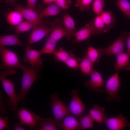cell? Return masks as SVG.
I'll list each match as a JSON object with an SVG mask.
<instances>
[{
	"instance_id": "cell-1",
	"label": "cell",
	"mask_w": 130,
	"mask_h": 130,
	"mask_svg": "<svg viewBox=\"0 0 130 130\" xmlns=\"http://www.w3.org/2000/svg\"><path fill=\"white\" fill-rule=\"evenodd\" d=\"M16 72L13 69L0 71V80L8 98L6 100L10 110L13 112L16 111L18 101L14 87V82L6 78L7 76L14 75Z\"/></svg>"
},
{
	"instance_id": "cell-2",
	"label": "cell",
	"mask_w": 130,
	"mask_h": 130,
	"mask_svg": "<svg viewBox=\"0 0 130 130\" xmlns=\"http://www.w3.org/2000/svg\"><path fill=\"white\" fill-rule=\"evenodd\" d=\"M20 69L23 71V74L20 92L17 95V99L18 101H24L29 90L39 77V70L32 66L27 67L23 65H22Z\"/></svg>"
},
{
	"instance_id": "cell-3",
	"label": "cell",
	"mask_w": 130,
	"mask_h": 130,
	"mask_svg": "<svg viewBox=\"0 0 130 130\" xmlns=\"http://www.w3.org/2000/svg\"><path fill=\"white\" fill-rule=\"evenodd\" d=\"M49 98L51 100V106L54 116L53 119L58 128H60L64 118L70 114L68 107L60 99L57 92H53L50 94Z\"/></svg>"
},
{
	"instance_id": "cell-4",
	"label": "cell",
	"mask_w": 130,
	"mask_h": 130,
	"mask_svg": "<svg viewBox=\"0 0 130 130\" xmlns=\"http://www.w3.org/2000/svg\"><path fill=\"white\" fill-rule=\"evenodd\" d=\"M0 54L1 62L0 67L1 70L14 68L21 69L22 65L20 63L18 57L15 52L7 49L5 46L0 45Z\"/></svg>"
},
{
	"instance_id": "cell-5",
	"label": "cell",
	"mask_w": 130,
	"mask_h": 130,
	"mask_svg": "<svg viewBox=\"0 0 130 130\" xmlns=\"http://www.w3.org/2000/svg\"><path fill=\"white\" fill-rule=\"evenodd\" d=\"M120 84L118 72L117 71L108 78L105 86V91L108 94L106 97L107 102L112 103L114 101H120V98L117 93Z\"/></svg>"
},
{
	"instance_id": "cell-6",
	"label": "cell",
	"mask_w": 130,
	"mask_h": 130,
	"mask_svg": "<svg viewBox=\"0 0 130 130\" xmlns=\"http://www.w3.org/2000/svg\"><path fill=\"white\" fill-rule=\"evenodd\" d=\"M15 10L20 12L24 18L36 26L45 25L48 22L44 18L41 17L39 13L32 9L24 7L20 4L13 5Z\"/></svg>"
},
{
	"instance_id": "cell-7",
	"label": "cell",
	"mask_w": 130,
	"mask_h": 130,
	"mask_svg": "<svg viewBox=\"0 0 130 130\" xmlns=\"http://www.w3.org/2000/svg\"><path fill=\"white\" fill-rule=\"evenodd\" d=\"M18 115L20 124L27 126L31 129L38 126V121L40 117V116L29 111L24 107H21L18 110Z\"/></svg>"
},
{
	"instance_id": "cell-8",
	"label": "cell",
	"mask_w": 130,
	"mask_h": 130,
	"mask_svg": "<svg viewBox=\"0 0 130 130\" xmlns=\"http://www.w3.org/2000/svg\"><path fill=\"white\" fill-rule=\"evenodd\" d=\"M79 91L77 89L72 91L71 93L72 98L68 107L70 114L78 117L81 116L85 109L84 105L79 97Z\"/></svg>"
},
{
	"instance_id": "cell-9",
	"label": "cell",
	"mask_w": 130,
	"mask_h": 130,
	"mask_svg": "<svg viewBox=\"0 0 130 130\" xmlns=\"http://www.w3.org/2000/svg\"><path fill=\"white\" fill-rule=\"evenodd\" d=\"M26 53L23 58L24 62L29 63L31 66L40 70L43 67V64L40 58L42 55L40 51L32 49L30 46H26Z\"/></svg>"
},
{
	"instance_id": "cell-10",
	"label": "cell",
	"mask_w": 130,
	"mask_h": 130,
	"mask_svg": "<svg viewBox=\"0 0 130 130\" xmlns=\"http://www.w3.org/2000/svg\"><path fill=\"white\" fill-rule=\"evenodd\" d=\"M124 38V34L122 33L118 38L108 47L105 48H99L98 50L101 56H117L123 52L125 43Z\"/></svg>"
},
{
	"instance_id": "cell-11",
	"label": "cell",
	"mask_w": 130,
	"mask_h": 130,
	"mask_svg": "<svg viewBox=\"0 0 130 130\" xmlns=\"http://www.w3.org/2000/svg\"><path fill=\"white\" fill-rule=\"evenodd\" d=\"M90 76V80L84 84L85 87L93 92H103L101 87L104 86V80L100 74L94 70Z\"/></svg>"
},
{
	"instance_id": "cell-12",
	"label": "cell",
	"mask_w": 130,
	"mask_h": 130,
	"mask_svg": "<svg viewBox=\"0 0 130 130\" xmlns=\"http://www.w3.org/2000/svg\"><path fill=\"white\" fill-rule=\"evenodd\" d=\"M104 122L110 130H122L126 127L130 128V124L127 121L126 117L121 113L116 117H107Z\"/></svg>"
},
{
	"instance_id": "cell-13",
	"label": "cell",
	"mask_w": 130,
	"mask_h": 130,
	"mask_svg": "<svg viewBox=\"0 0 130 130\" xmlns=\"http://www.w3.org/2000/svg\"><path fill=\"white\" fill-rule=\"evenodd\" d=\"M45 25L37 26L35 27L31 33L27 45H30L40 41L49 33H51L53 27Z\"/></svg>"
},
{
	"instance_id": "cell-14",
	"label": "cell",
	"mask_w": 130,
	"mask_h": 130,
	"mask_svg": "<svg viewBox=\"0 0 130 130\" xmlns=\"http://www.w3.org/2000/svg\"><path fill=\"white\" fill-rule=\"evenodd\" d=\"M49 25L52 26L53 29L49 37L57 42L64 37L69 40L67 33L64 26L63 20L56 19L49 24Z\"/></svg>"
},
{
	"instance_id": "cell-15",
	"label": "cell",
	"mask_w": 130,
	"mask_h": 130,
	"mask_svg": "<svg viewBox=\"0 0 130 130\" xmlns=\"http://www.w3.org/2000/svg\"><path fill=\"white\" fill-rule=\"evenodd\" d=\"M93 33L92 22L91 21L74 34V41L77 43L86 40Z\"/></svg>"
},
{
	"instance_id": "cell-16",
	"label": "cell",
	"mask_w": 130,
	"mask_h": 130,
	"mask_svg": "<svg viewBox=\"0 0 130 130\" xmlns=\"http://www.w3.org/2000/svg\"><path fill=\"white\" fill-rule=\"evenodd\" d=\"M105 110L104 107H100L96 104L93 106L92 109L89 110L88 114L94 121L101 124L107 117L105 114Z\"/></svg>"
},
{
	"instance_id": "cell-17",
	"label": "cell",
	"mask_w": 130,
	"mask_h": 130,
	"mask_svg": "<svg viewBox=\"0 0 130 130\" xmlns=\"http://www.w3.org/2000/svg\"><path fill=\"white\" fill-rule=\"evenodd\" d=\"M130 55L127 52H123L116 56V61L114 66L115 70L118 71L124 68L130 70Z\"/></svg>"
},
{
	"instance_id": "cell-18",
	"label": "cell",
	"mask_w": 130,
	"mask_h": 130,
	"mask_svg": "<svg viewBox=\"0 0 130 130\" xmlns=\"http://www.w3.org/2000/svg\"><path fill=\"white\" fill-rule=\"evenodd\" d=\"M63 16L64 26L67 33L69 40L77 32L75 22L73 18L67 13H65Z\"/></svg>"
},
{
	"instance_id": "cell-19",
	"label": "cell",
	"mask_w": 130,
	"mask_h": 130,
	"mask_svg": "<svg viewBox=\"0 0 130 130\" xmlns=\"http://www.w3.org/2000/svg\"><path fill=\"white\" fill-rule=\"evenodd\" d=\"M18 36V35L14 34L1 36L0 37V45L4 46H26L27 44L22 43L19 39Z\"/></svg>"
},
{
	"instance_id": "cell-20",
	"label": "cell",
	"mask_w": 130,
	"mask_h": 130,
	"mask_svg": "<svg viewBox=\"0 0 130 130\" xmlns=\"http://www.w3.org/2000/svg\"><path fill=\"white\" fill-rule=\"evenodd\" d=\"M38 124L39 126L37 127L36 130H56L58 128L54 119L50 117H40Z\"/></svg>"
},
{
	"instance_id": "cell-21",
	"label": "cell",
	"mask_w": 130,
	"mask_h": 130,
	"mask_svg": "<svg viewBox=\"0 0 130 130\" xmlns=\"http://www.w3.org/2000/svg\"><path fill=\"white\" fill-rule=\"evenodd\" d=\"M79 124V121L73 116L69 114L64 118L60 128L64 130H74L77 129Z\"/></svg>"
},
{
	"instance_id": "cell-22",
	"label": "cell",
	"mask_w": 130,
	"mask_h": 130,
	"mask_svg": "<svg viewBox=\"0 0 130 130\" xmlns=\"http://www.w3.org/2000/svg\"><path fill=\"white\" fill-rule=\"evenodd\" d=\"M93 34H102L106 32L108 30L100 15H97L92 22Z\"/></svg>"
},
{
	"instance_id": "cell-23",
	"label": "cell",
	"mask_w": 130,
	"mask_h": 130,
	"mask_svg": "<svg viewBox=\"0 0 130 130\" xmlns=\"http://www.w3.org/2000/svg\"><path fill=\"white\" fill-rule=\"evenodd\" d=\"M63 10L55 3L50 4L39 13L41 18L55 15L60 14Z\"/></svg>"
},
{
	"instance_id": "cell-24",
	"label": "cell",
	"mask_w": 130,
	"mask_h": 130,
	"mask_svg": "<svg viewBox=\"0 0 130 130\" xmlns=\"http://www.w3.org/2000/svg\"><path fill=\"white\" fill-rule=\"evenodd\" d=\"M23 18L20 12L15 10L11 11L7 14L6 22L11 26H16L24 21Z\"/></svg>"
},
{
	"instance_id": "cell-25",
	"label": "cell",
	"mask_w": 130,
	"mask_h": 130,
	"mask_svg": "<svg viewBox=\"0 0 130 130\" xmlns=\"http://www.w3.org/2000/svg\"><path fill=\"white\" fill-rule=\"evenodd\" d=\"M93 65L85 54L83 59L81 60L78 68L83 74L90 75L94 70L93 69Z\"/></svg>"
},
{
	"instance_id": "cell-26",
	"label": "cell",
	"mask_w": 130,
	"mask_h": 130,
	"mask_svg": "<svg viewBox=\"0 0 130 130\" xmlns=\"http://www.w3.org/2000/svg\"><path fill=\"white\" fill-rule=\"evenodd\" d=\"M53 54L56 60L64 63L74 55L72 52L66 50L61 47L55 50Z\"/></svg>"
},
{
	"instance_id": "cell-27",
	"label": "cell",
	"mask_w": 130,
	"mask_h": 130,
	"mask_svg": "<svg viewBox=\"0 0 130 130\" xmlns=\"http://www.w3.org/2000/svg\"><path fill=\"white\" fill-rule=\"evenodd\" d=\"M80 124L77 128L78 130H85L93 128L94 121L88 114L84 116L79 117Z\"/></svg>"
},
{
	"instance_id": "cell-28",
	"label": "cell",
	"mask_w": 130,
	"mask_h": 130,
	"mask_svg": "<svg viewBox=\"0 0 130 130\" xmlns=\"http://www.w3.org/2000/svg\"><path fill=\"white\" fill-rule=\"evenodd\" d=\"M108 30L113 26L115 20V17L110 11H103L100 14Z\"/></svg>"
},
{
	"instance_id": "cell-29",
	"label": "cell",
	"mask_w": 130,
	"mask_h": 130,
	"mask_svg": "<svg viewBox=\"0 0 130 130\" xmlns=\"http://www.w3.org/2000/svg\"><path fill=\"white\" fill-rule=\"evenodd\" d=\"M57 42L54 40L49 37L45 44L39 51L41 54H53L56 50Z\"/></svg>"
},
{
	"instance_id": "cell-30",
	"label": "cell",
	"mask_w": 130,
	"mask_h": 130,
	"mask_svg": "<svg viewBox=\"0 0 130 130\" xmlns=\"http://www.w3.org/2000/svg\"><path fill=\"white\" fill-rule=\"evenodd\" d=\"M36 26L33 23L26 20L23 21L16 26L14 30L18 33H22L29 31Z\"/></svg>"
},
{
	"instance_id": "cell-31",
	"label": "cell",
	"mask_w": 130,
	"mask_h": 130,
	"mask_svg": "<svg viewBox=\"0 0 130 130\" xmlns=\"http://www.w3.org/2000/svg\"><path fill=\"white\" fill-rule=\"evenodd\" d=\"M86 54L93 64L98 61L101 56L98 50L91 46L88 47Z\"/></svg>"
},
{
	"instance_id": "cell-32",
	"label": "cell",
	"mask_w": 130,
	"mask_h": 130,
	"mask_svg": "<svg viewBox=\"0 0 130 130\" xmlns=\"http://www.w3.org/2000/svg\"><path fill=\"white\" fill-rule=\"evenodd\" d=\"M93 0H77L75 5L79 10L83 11L88 10L90 8L91 5Z\"/></svg>"
},
{
	"instance_id": "cell-33",
	"label": "cell",
	"mask_w": 130,
	"mask_h": 130,
	"mask_svg": "<svg viewBox=\"0 0 130 130\" xmlns=\"http://www.w3.org/2000/svg\"><path fill=\"white\" fill-rule=\"evenodd\" d=\"M104 0H93L92 3L93 10L97 15H99L103 11Z\"/></svg>"
},
{
	"instance_id": "cell-34",
	"label": "cell",
	"mask_w": 130,
	"mask_h": 130,
	"mask_svg": "<svg viewBox=\"0 0 130 130\" xmlns=\"http://www.w3.org/2000/svg\"><path fill=\"white\" fill-rule=\"evenodd\" d=\"M116 4L124 15L130 10V2L127 0H116Z\"/></svg>"
},
{
	"instance_id": "cell-35",
	"label": "cell",
	"mask_w": 130,
	"mask_h": 130,
	"mask_svg": "<svg viewBox=\"0 0 130 130\" xmlns=\"http://www.w3.org/2000/svg\"><path fill=\"white\" fill-rule=\"evenodd\" d=\"M81 59L75 57L74 55L71 56L65 63L68 67L74 69L78 68Z\"/></svg>"
},
{
	"instance_id": "cell-36",
	"label": "cell",
	"mask_w": 130,
	"mask_h": 130,
	"mask_svg": "<svg viewBox=\"0 0 130 130\" xmlns=\"http://www.w3.org/2000/svg\"><path fill=\"white\" fill-rule=\"evenodd\" d=\"M55 2L62 10H65L69 8L71 0H56Z\"/></svg>"
},
{
	"instance_id": "cell-37",
	"label": "cell",
	"mask_w": 130,
	"mask_h": 130,
	"mask_svg": "<svg viewBox=\"0 0 130 130\" xmlns=\"http://www.w3.org/2000/svg\"><path fill=\"white\" fill-rule=\"evenodd\" d=\"M8 118L6 116H0V130H2L5 128L9 130L10 129L8 126L9 124Z\"/></svg>"
},
{
	"instance_id": "cell-38",
	"label": "cell",
	"mask_w": 130,
	"mask_h": 130,
	"mask_svg": "<svg viewBox=\"0 0 130 130\" xmlns=\"http://www.w3.org/2000/svg\"><path fill=\"white\" fill-rule=\"evenodd\" d=\"M27 4L26 7L32 9L37 12L38 6L36 5L37 0H26Z\"/></svg>"
},
{
	"instance_id": "cell-39",
	"label": "cell",
	"mask_w": 130,
	"mask_h": 130,
	"mask_svg": "<svg viewBox=\"0 0 130 130\" xmlns=\"http://www.w3.org/2000/svg\"><path fill=\"white\" fill-rule=\"evenodd\" d=\"M3 97L1 93L0 92V112L1 114L4 113L6 110V107L3 104Z\"/></svg>"
},
{
	"instance_id": "cell-40",
	"label": "cell",
	"mask_w": 130,
	"mask_h": 130,
	"mask_svg": "<svg viewBox=\"0 0 130 130\" xmlns=\"http://www.w3.org/2000/svg\"><path fill=\"white\" fill-rule=\"evenodd\" d=\"M124 37L126 39L127 52L130 55V34L127 35L126 36H124Z\"/></svg>"
},
{
	"instance_id": "cell-41",
	"label": "cell",
	"mask_w": 130,
	"mask_h": 130,
	"mask_svg": "<svg viewBox=\"0 0 130 130\" xmlns=\"http://www.w3.org/2000/svg\"><path fill=\"white\" fill-rule=\"evenodd\" d=\"M14 130H24L25 129L21 127L19 124L17 123H16L14 125V128L13 129Z\"/></svg>"
},
{
	"instance_id": "cell-42",
	"label": "cell",
	"mask_w": 130,
	"mask_h": 130,
	"mask_svg": "<svg viewBox=\"0 0 130 130\" xmlns=\"http://www.w3.org/2000/svg\"><path fill=\"white\" fill-rule=\"evenodd\" d=\"M56 0H43L42 4L44 5L45 4H50L55 2Z\"/></svg>"
},
{
	"instance_id": "cell-43",
	"label": "cell",
	"mask_w": 130,
	"mask_h": 130,
	"mask_svg": "<svg viewBox=\"0 0 130 130\" xmlns=\"http://www.w3.org/2000/svg\"><path fill=\"white\" fill-rule=\"evenodd\" d=\"M17 0H5V2L6 3L14 5L16 3Z\"/></svg>"
},
{
	"instance_id": "cell-44",
	"label": "cell",
	"mask_w": 130,
	"mask_h": 130,
	"mask_svg": "<svg viewBox=\"0 0 130 130\" xmlns=\"http://www.w3.org/2000/svg\"><path fill=\"white\" fill-rule=\"evenodd\" d=\"M125 15L128 18H130V10Z\"/></svg>"
}]
</instances>
